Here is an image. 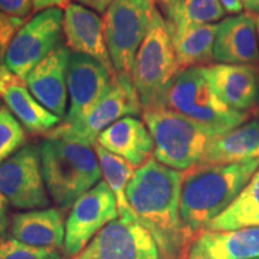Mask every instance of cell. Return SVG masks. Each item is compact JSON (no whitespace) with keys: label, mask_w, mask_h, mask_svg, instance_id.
<instances>
[{"label":"cell","mask_w":259,"mask_h":259,"mask_svg":"<svg viewBox=\"0 0 259 259\" xmlns=\"http://www.w3.org/2000/svg\"><path fill=\"white\" fill-rule=\"evenodd\" d=\"M244 9L252 15H259V0H240Z\"/></svg>","instance_id":"35"},{"label":"cell","mask_w":259,"mask_h":259,"mask_svg":"<svg viewBox=\"0 0 259 259\" xmlns=\"http://www.w3.org/2000/svg\"><path fill=\"white\" fill-rule=\"evenodd\" d=\"M85 250L90 259H162L153 236L135 218L109 222Z\"/></svg>","instance_id":"12"},{"label":"cell","mask_w":259,"mask_h":259,"mask_svg":"<svg viewBox=\"0 0 259 259\" xmlns=\"http://www.w3.org/2000/svg\"><path fill=\"white\" fill-rule=\"evenodd\" d=\"M71 51L59 45L32 69L25 78L28 90L45 108L65 118L67 103V70Z\"/></svg>","instance_id":"14"},{"label":"cell","mask_w":259,"mask_h":259,"mask_svg":"<svg viewBox=\"0 0 259 259\" xmlns=\"http://www.w3.org/2000/svg\"><path fill=\"white\" fill-rule=\"evenodd\" d=\"M219 24H203L169 32L181 71L208 64L213 59V44Z\"/></svg>","instance_id":"24"},{"label":"cell","mask_w":259,"mask_h":259,"mask_svg":"<svg viewBox=\"0 0 259 259\" xmlns=\"http://www.w3.org/2000/svg\"><path fill=\"white\" fill-rule=\"evenodd\" d=\"M255 21V29H257V38H258V46H259V15H254Z\"/></svg>","instance_id":"37"},{"label":"cell","mask_w":259,"mask_h":259,"mask_svg":"<svg viewBox=\"0 0 259 259\" xmlns=\"http://www.w3.org/2000/svg\"><path fill=\"white\" fill-rule=\"evenodd\" d=\"M213 60L231 65H259L254 15L241 12L223 19L216 32Z\"/></svg>","instance_id":"17"},{"label":"cell","mask_w":259,"mask_h":259,"mask_svg":"<svg viewBox=\"0 0 259 259\" xmlns=\"http://www.w3.org/2000/svg\"><path fill=\"white\" fill-rule=\"evenodd\" d=\"M94 147L67 138L45 137L41 145L42 174L52 199L67 210L101 179Z\"/></svg>","instance_id":"3"},{"label":"cell","mask_w":259,"mask_h":259,"mask_svg":"<svg viewBox=\"0 0 259 259\" xmlns=\"http://www.w3.org/2000/svg\"><path fill=\"white\" fill-rule=\"evenodd\" d=\"M8 203L6 197L0 192V239L6 236V231L9 228V218H8Z\"/></svg>","instance_id":"31"},{"label":"cell","mask_w":259,"mask_h":259,"mask_svg":"<svg viewBox=\"0 0 259 259\" xmlns=\"http://www.w3.org/2000/svg\"><path fill=\"white\" fill-rule=\"evenodd\" d=\"M180 72L166 19L156 4L132 74L143 112L161 108L168 88Z\"/></svg>","instance_id":"5"},{"label":"cell","mask_w":259,"mask_h":259,"mask_svg":"<svg viewBox=\"0 0 259 259\" xmlns=\"http://www.w3.org/2000/svg\"><path fill=\"white\" fill-rule=\"evenodd\" d=\"M161 108L185 115L221 134L239 127L255 114L235 111L225 105L210 87L203 66L181 71L168 88Z\"/></svg>","instance_id":"6"},{"label":"cell","mask_w":259,"mask_h":259,"mask_svg":"<svg viewBox=\"0 0 259 259\" xmlns=\"http://www.w3.org/2000/svg\"><path fill=\"white\" fill-rule=\"evenodd\" d=\"M76 2L80 3V4L88 6V8L95 10L99 14H105L107 9L111 6V4L114 0H76Z\"/></svg>","instance_id":"32"},{"label":"cell","mask_w":259,"mask_h":259,"mask_svg":"<svg viewBox=\"0 0 259 259\" xmlns=\"http://www.w3.org/2000/svg\"><path fill=\"white\" fill-rule=\"evenodd\" d=\"M63 29L66 46L70 51L93 58L105 66L113 77L115 76L114 66L106 45L103 23L95 12L71 3L65 8Z\"/></svg>","instance_id":"16"},{"label":"cell","mask_w":259,"mask_h":259,"mask_svg":"<svg viewBox=\"0 0 259 259\" xmlns=\"http://www.w3.org/2000/svg\"><path fill=\"white\" fill-rule=\"evenodd\" d=\"M69 0H34V10L32 11H44V10L52 9L54 6H65L69 5Z\"/></svg>","instance_id":"33"},{"label":"cell","mask_w":259,"mask_h":259,"mask_svg":"<svg viewBox=\"0 0 259 259\" xmlns=\"http://www.w3.org/2000/svg\"><path fill=\"white\" fill-rule=\"evenodd\" d=\"M258 122H259V116H258Z\"/></svg>","instance_id":"38"},{"label":"cell","mask_w":259,"mask_h":259,"mask_svg":"<svg viewBox=\"0 0 259 259\" xmlns=\"http://www.w3.org/2000/svg\"><path fill=\"white\" fill-rule=\"evenodd\" d=\"M118 216L114 193L105 180L100 181L72 205L65 223V254L69 258L78 255L97 233Z\"/></svg>","instance_id":"10"},{"label":"cell","mask_w":259,"mask_h":259,"mask_svg":"<svg viewBox=\"0 0 259 259\" xmlns=\"http://www.w3.org/2000/svg\"><path fill=\"white\" fill-rule=\"evenodd\" d=\"M259 227V168L236 199L209 223L205 231H234Z\"/></svg>","instance_id":"25"},{"label":"cell","mask_w":259,"mask_h":259,"mask_svg":"<svg viewBox=\"0 0 259 259\" xmlns=\"http://www.w3.org/2000/svg\"><path fill=\"white\" fill-rule=\"evenodd\" d=\"M0 259H63L60 251L25 245L11 236L0 239Z\"/></svg>","instance_id":"29"},{"label":"cell","mask_w":259,"mask_h":259,"mask_svg":"<svg viewBox=\"0 0 259 259\" xmlns=\"http://www.w3.org/2000/svg\"><path fill=\"white\" fill-rule=\"evenodd\" d=\"M24 142L23 126L9 108L3 106L0 108V164L18 151Z\"/></svg>","instance_id":"28"},{"label":"cell","mask_w":259,"mask_h":259,"mask_svg":"<svg viewBox=\"0 0 259 259\" xmlns=\"http://www.w3.org/2000/svg\"><path fill=\"white\" fill-rule=\"evenodd\" d=\"M24 23L23 18L12 17V16L0 12V95L5 92L8 87L21 79L8 69L5 58L12 38Z\"/></svg>","instance_id":"27"},{"label":"cell","mask_w":259,"mask_h":259,"mask_svg":"<svg viewBox=\"0 0 259 259\" xmlns=\"http://www.w3.org/2000/svg\"><path fill=\"white\" fill-rule=\"evenodd\" d=\"M257 259H259V258H257Z\"/></svg>","instance_id":"41"},{"label":"cell","mask_w":259,"mask_h":259,"mask_svg":"<svg viewBox=\"0 0 259 259\" xmlns=\"http://www.w3.org/2000/svg\"><path fill=\"white\" fill-rule=\"evenodd\" d=\"M113 76L99 61L85 54L72 53L67 70L69 111L64 124L82 120L102 99Z\"/></svg>","instance_id":"13"},{"label":"cell","mask_w":259,"mask_h":259,"mask_svg":"<svg viewBox=\"0 0 259 259\" xmlns=\"http://www.w3.org/2000/svg\"><path fill=\"white\" fill-rule=\"evenodd\" d=\"M259 227L234 231H203L191 242L187 259H257Z\"/></svg>","instance_id":"18"},{"label":"cell","mask_w":259,"mask_h":259,"mask_svg":"<svg viewBox=\"0 0 259 259\" xmlns=\"http://www.w3.org/2000/svg\"><path fill=\"white\" fill-rule=\"evenodd\" d=\"M142 114L154 141V158L176 170L197 166L210 144L225 135L167 108Z\"/></svg>","instance_id":"4"},{"label":"cell","mask_w":259,"mask_h":259,"mask_svg":"<svg viewBox=\"0 0 259 259\" xmlns=\"http://www.w3.org/2000/svg\"><path fill=\"white\" fill-rule=\"evenodd\" d=\"M156 4L160 6L169 32L215 23L226 15L219 0H156Z\"/></svg>","instance_id":"22"},{"label":"cell","mask_w":259,"mask_h":259,"mask_svg":"<svg viewBox=\"0 0 259 259\" xmlns=\"http://www.w3.org/2000/svg\"><path fill=\"white\" fill-rule=\"evenodd\" d=\"M96 143L134 168L143 166L154 153V141L147 125L136 116L119 119L100 134Z\"/></svg>","instance_id":"19"},{"label":"cell","mask_w":259,"mask_h":259,"mask_svg":"<svg viewBox=\"0 0 259 259\" xmlns=\"http://www.w3.org/2000/svg\"><path fill=\"white\" fill-rule=\"evenodd\" d=\"M10 232L16 240L32 247L64 250V218L61 210L56 208L15 213L11 219Z\"/></svg>","instance_id":"20"},{"label":"cell","mask_w":259,"mask_h":259,"mask_svg":"<svg viewBox=\"0 0 259 259\" xmlns=\"http://www.w3.org/2000/svg\"><path fill=\"white\" fill-rule=\"evenodd\" d=\"M9 111L31 134H44L56 127L60 118L45 108L25 88L23 79L11 84L0 95Z\"/></svg>","instance_id":"23"},{"label":"cell","mask_w":259,"mask_h":259,"mask_svg":"<svg viewBox=\"0 0 259 259\" xmlns=\"http://www.w3.org/2000/svg\"><path fill=\"white\" fill-rule=\"evenodd\" d=\"M223 6V9L226 10V12L228 14H234L239 15L241 14V11L244 10V6L240 3V0H219Z\"/></svg>","instance_id":"34"},{"label":"cell","mask_w":259,"mask_h":259,"mask_svg":"<svg viewBox=\"0 0 259 259\" xmlns=\"http://www.w3.org/2000/svg\"><path fill=\"white\" fill-rule=\"evenodd\" d=\"M97 160H99L100 168L102 176L112 192L114 193L116 204H118V212L120 218H135L131 206L126 198V190L135 174V168L126 162L124 158L116 156L109 153L99 143L94 145Z\"/></svg>","instance_id":"26"},{"label":"cell","mask_w":259,"mask_h":259,"mask_svg":"<svg viewBox=\"0 0 259 259\" xmlns=\"http://www.w3.org/2000/svg\"><path fill=\"white\" fill-rule=\"evenodd\" d=\"M70 259H74V258H70Z\"/></svg>","instance_id":"39"},{"label":"cell","mask_w":259,"mask_h":259,"mask_svg":"<svg viewBox=\"0 0 259 259\" xmlns=\"http://www.w3.org/2000/svg\"><path fill=\"white\" fill-rule=\"evenodd\" d=\"M143 112L135 88L134 78L115 74L108 89L89 114L72 124H61L48 131L45 137L67 138L94 147L101 132L119 119L138 116Z\"/></svg>","instance_id":"8"},{"label":"cell","mask_w":259,"mask_h":259,"mask_svg":"<svg viewBox=\"0 0 259 259\" xmlns=\"http://www.w3.org/2000/svg\"><path fill=\"white\" fill-rule=\"evenodd\" d=\"M74 259H90V255L88 252H87L85 248H84V250L80 252L78 255H76V257H74Z\"/></svg>","instance_id":"36"},{"label":"cell","mask_w":259,"mask_h":259,"mask_svg":"<svg viewBox=\"0 0 259 259\" xmlns=\"http://www.w3.org/2000/svg\"><path fill=\"white\" fill-rule=\"evenodd\" d=\"M204 74L221 101L239 112H255L259 105V65L215 64Z\"/></svg>","instance_id":"15"},{"label":"cell","mask_w":259,"mask_h":259,"mask_svg":"<svg viewBox=\"0 0 259 259\" xmlns=\"http://www.w3.org/2000/svg\"><path fill=\"white\" fill-rule=\"evenodd\" d=\"M155 8L156 0H114L103 14L105 40L116 74H134L136 56Z\"/></svg>","instance_id":"7"},{"label":"cell","mask_w":259,"mask_h":259,"mask_svg":"<svg viewBox=\"0 0 259 259\" xmlns=\"http://www.w3.org/2000/svg\"><path fill=\"white\" fill-rule=\"evenodd\" d=\"M258 168L259 160H252L222 166H194L183 171L180 220L190 242L234 202Z\"/></svg>","instance_id":"2"},{"label":"cell","mask_w":259,"mask_h":259,"mask_svg":"<svg viewBox=\"0 0 259 259\" xmlns=\"http://www.w3.org/2000/svg\"><path fill=\"white\" fill-rule=\"evenodd\" d=\"M259 160V122L251 120L221 135L197 166H222Z\"/></svg>","instance_id":"21"},{"label":"cell","mask_w":259,"mask_h":259,"mask_svg":"<svg viewBox=\"0 0 259 259\" xmlns=\"http://www.w3.org/2000/svg\"><path fill=\"white\" fill-rule=\"evenodd\" d=\"M64 14L60 8L41 11L25 22L10 44L5 64L12 73L25 79L29 72L59 46Z\"/></svg>","instance_id":"9"},{"label":"cell","mask_w":259,"mask_h":259,"mask_svg":"<svg viewBox=\"0 0 259 259\" xmlns=\"http://www.w3.org/2000/svg\"><path fill=\"white\" fill-rule=\"evenodd\" d=\"M34 10V0H0V12L24 18Z\"/></svg>","instance_id":"30"},{"label":"cell","mask_w":259,"mask_h":259,"mask_svg":"<svg viewBox=\"0 0 259 259\" xmlns=\"http://www.w3.org/2000/svg\"><path fill=\"white\" fill-rule=\"evenodd\" d=\"M183 171L150 158L135 170L126 198L139 223L150 233L162 259H187L191 242L180 220Z\"/></svg>","instance_id":"1"},{"label":"cell","mask_w":259,"mask_h":259,"mask_svg":"<svg viewBox=\"0 0 259 259\" xmlns=\"http://www.w3.org/2000/svg\"><path fill=\"white\" fill-rule=\"evenodd\" d=\"M42 174L41 148L28 144L0 164V192L17 209L48 206Z\"/></svg>","instance_id":"11"},{"label":"cell","mask_w":259,"mask_h":259,"mask_svg":"<svg viewBox=\"0 0 259 259\" xmlns=\"http://www.w3.org/2000/svg\"><path fill=\"white\" fill-rule=\"evenodd\" d=\"M0 108H2V106H0Z\"/></svg>","instance_id":"40"}]
</instances>
